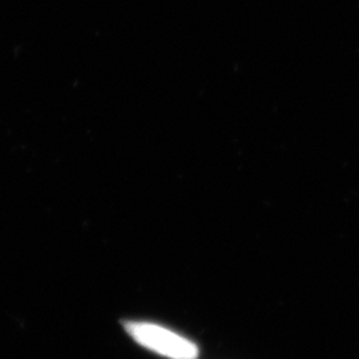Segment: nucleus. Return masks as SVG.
Instances as JSON below:
<instances>
[{
  "mask_svg": "<svg viewBox=\"0 0 359 359\" xmlns=\"http://www.w3.org/2000/svg\"><path fill=\"white\" fill-rule=\"evenodd\" d=\"M127 333L142 346L170 359H197L198 348L189 339L163 326L147 322H126Z\"/></svg>",
  "mask_w": 359,
  "mask_h": 359,
  "instance_id": "1",
  "label": "nucleus"
}]
</instances>
